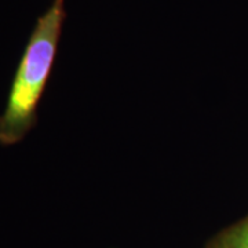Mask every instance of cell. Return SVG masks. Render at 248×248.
I'll return each mask as SVG.
<instances>
[{"instance_id":"obj_1","label":"cell","mask_w":248,"mask_h":248,"mask_svg":"<svg viewBox=\"0 0 248 248\" xmlns=\"http://www.w3.org/2000/svg\"><path fill=\"white\" fill-rule=\"evenodd\" d=\"M65 17V0H53L36 21L0 115L1 146L21 142L36 125V110L53 71Z\"/></svg>"},{"instance_id":"obj_2","label":"cell","mask_w":248,"mask_h":248,"mask_svg":"<svg viewBox=\"0 0 248 248\" xmlns=\"http://www.w3.org/2000/svg\"><path fill=\"white\" fill-rule=\"evenodd\" d=\"M210 248H248V219L223 232L211 243Z\"/></svg>"}]
</instances>
